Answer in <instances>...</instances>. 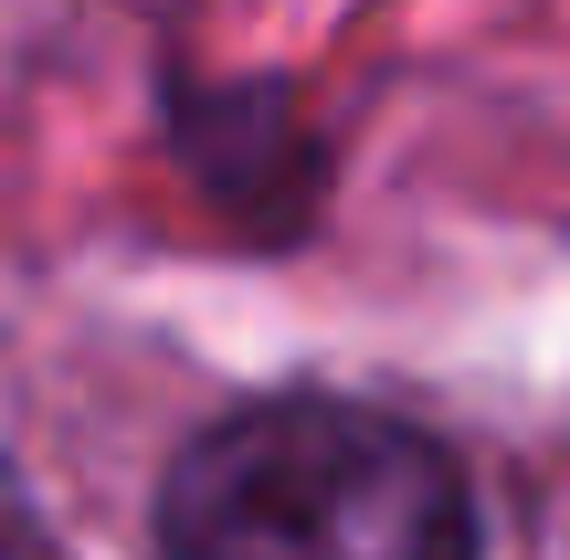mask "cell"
Instances as JSON below:
<instances>
[{
	"mask_svg": "<svg viewBox=\"0 0 570 560\" xmlns=\"http://www.w3.org/2000/svg\"><path fill=\"white\" fill-rule=\"evenodd\" d=\"M169 560H475V498L444 444L360 402H254L212 423L159 498Z\"/></svg>",
	"mask_w": 570,
	"mask_h": 560,
	"instance_id": "1",
	"label": "cell"
}]
</instances>
